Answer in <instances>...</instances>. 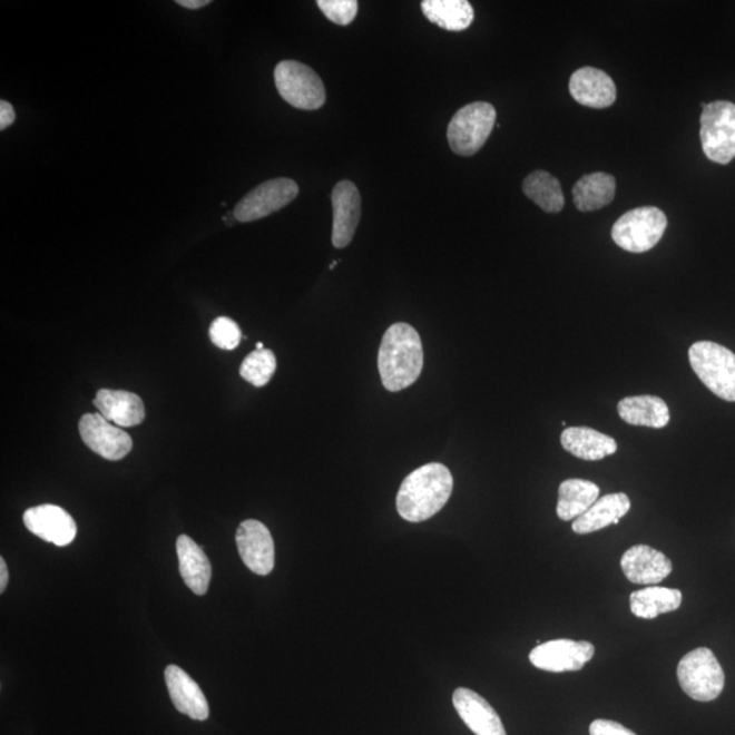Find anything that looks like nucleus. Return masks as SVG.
Returning a JSON list of instances; mask_svg holds the SVG:
<instances>
[{"mask_svg": "<svg viewBox=\"0 0 735 735\" xmlns=\"http://www.w3.org/2000/svg\"><path fill=\"white\" fill-rule=\"evenodd\" d=\"M453 478L441 463H428L404 478L396 496V510L408 522L431 519L450 500Z\"/></svg>", "mask_w": 735, "mask_h": 735, "instance_id": "f257e3e1", "label": "nucleus"}, {"mask_svg": "<svg viewBox=\"0 0 735 735\" xmlns=\"http://www.w3.org/2000/svg\"><path fill=\"white\" fill-rule=\"evenodd\" d=\"M379 372L385 390L410 388L424 366V351L420 334L408 323H395L385 331L379 349Z\"/></svg>", "mask_w": 735, "mask_h": 735, "instance_id": "f03ea898", "label": "nucleus"}, {"mask_svg": "<svg viewBox=\"0 0 735 735\" xmlns=\"http://www.w3.org/2000/svg\"><path fill=\"white\" fill-rule=\"evenodd\" d=\"M689 363L706 388L723 401L735 402V354L719 343L700 341L689 349Z\"/></svg>", "mask_w": 735, "mask_h": 735, "instance_id": "7ed1b4c3", "label": "nucleus"}, {"mask_svg": "<svg viewBox=\"0 0 735 735\" xmlns=\"http://www.w3.org/2000/svg\"><path fill=\"white\" fill-rule=\"evenodd\" d=\"M677 678L685 694L697 702H713L725 688V673L709 648L686 654L679 660Z\"/></svg>", "mask_w": 735, "mask_h": 735, "instance_id": "20e7f679", "label": "nucleus"}, {"mask_svg": "<svg viewBox=\"0 0 735 735\" xmlns=\"http://www.w3.org/2000/svg\"><path fill=\"white\" fill-rule=\"evenodd\" d=\"M666 226L667 218L660 208L637 207L617 219L611 228V238L618 247L629 253H647L660 242Z\"/></svg>", "mask_w": 735, "mask_h": 735, "instance_id": "39448f33", "label": "nucleus"}, {"mask_svg": "<svg viewBox=\"0 0 735 735\" xmlns=\"http://www.w3.org/2000/svg\"><path fill=\"white\" fill-rule=\"evenodd\" d=\"M494 122L496 109L492 104L478 101L459 109L447 131L451 150L458 156H474L487 144Z\"/></svg>", "mask_w": 735, "mask_h": 735, "instance_id": "423d86ee", "label": "nucleus"}, {"mask_svg": "<svg viewBox=\"0 0 735 735\" xmlns=\"http://www.w3.org/2000/svg\"><path fill=\"white\" fill-rule=\"evenodd\" d=\"M274 81L281 97L294 108L315 110L326 102V89L321 77L300 61H281L275 67Z\"/></svg>", "mask_w": 735, "mask_h": 735, "instance_id": "0eeeda50", "label": "nucleus"}, {"mask_svg": "<svg viewBox=\"0 0 735 735\" xmlns=\"http://www.w3.org/2000/svg\"><path fill=\"white\" fill-rule=\"evenodd\" d=\"M700 139L704 155L718 164L732 163L735 158V104L715 101L703 108Z\"/></svg>", "mask_w": 735, "mask_h": 735, "instance_id": "6e6552de", "label": "nucleus"}, {"mask_svg": "<svg viewBox=\"0 0 735 735\" xmlns=\"http://www.w3.org/2000/svg\"><path fill=\"white\" fill-rule=\"evenodd\" d=\"M297 195L298 186L292 179L280 177V179L267 180L238 202L233 216L238 223H251V220L265 218L290 205L297 198Z\"/></svg>", "mask_w": 735, "mask_h": 735, "instance_id": "1a4fd4ad", "label": "nucleus"}, {"mask_svg": "<svg viewBox=\"0 0 735 735\" xmlns=\"http://www.w3.org/2000/svg\"><path fill=\"white\" fill-rule=\"evenodd\" d=\"M596 654V647L590 641L557 639L538 645L530 653V661L537 667L550 673L579 672Z\"/></svg>", "mask_w": 735, "mask_h": 735, "instance_id": "9d476101", "label": "nucleus"}, {"mask_svg": "<svg viewBox=\"0 0 735 735\" xmlns=\"http://www.w3.org/2000/svg\"><path fill=\"white\" fill-rule=\"evenodd\" d=\"M79 434L89 449L108 461H120L133 450V439L100 413L85 414L79 421Z\"/></svg>", "mask_w": 735, "mask_h": 735, "instance_id": "9b49d317", "label": "nucleus"}, {"mask_svg": "<svg viewBox=\"0 0 735 735\" xmlns=\"http://www.w3.org/2000/svg\"><path fill=\"white\" fill-rule=\"evenodd\" d=\"M236 543L242 560L251 571L266 576L273 571L275 548L272 535L265 525L249 519L238 526Z\"/></svg>", "mask_w": 735, "mask_h": 735, "instance_id": "f8f14e48", "label": "nucleus"}, {"mask_svg": "<svg viewBox=\"0 0 735 735\" xmlns=\"http://www.w3.org/2000/svg\"><path fill=\"white\" fill-rule=\"evenodd\" d=\"M23 523L32 535L57 547H67L77 536L71 514L58 506L42 504L23 513Z\"/></svg>", "mask_w": 735, "mask_h": 735, "instance_id": "ddd939ff", "label": "nucleus"}, {"mask_svg": "<svg viewBox=\"0 0 735 735\" xmlns=\"http://www.w3.org/2000/svg\"><path fill=\"white\" fill-rule=\"evenodd\" d=\"M333 202V237L335 248H346L352 243L361 218V195L355 184L342 180L331 194Z\"/></svg>", "mask_w": 735, "mask_h": 735, "instance_id": "4468645a", "label": "nucleus"}, {"mask_svg": "<svg viewBox=\"0 0 735 735\" xmlns=\"http://www.w3.org/2000/svg\"><path fill=\"white\" fill-rule=\"evenodd\" d=\"M621 569L635 585L654 586L673 571V564L661 551L648 545H635L623 555Z\"/></svg>", "mask_w": 735, "mask_h": 735, "instance_id": "2eb2a0df", "label": "nucleus"}, {"mask_svg": "<svg viewBox=\"0 0 735 735\" xmlns=\"http://www.w3.org/2000/svg\"><path fill=\"white\" fill-rule=\"evenodd\" d=\"M453 707L476 735H507L494 708L482 696L468 688H458L452 695Z\"/></svg>", "mask_w": 735, "mask_h": 735, "instance_id": "dca6fc26", "label": "nucleus"}, {"mask_svg": "<svg viewBox=\"0 0 735 735\" xmlns=\"http://www.w3.org/2000/svg\"><path fill=\"white\" fill-rule=\"evenodd\" d=\"M569 91L580 106L597 109L612 106L617 97L612 79L605 71L594 67L576 70L569 79Z\"/></svg>", "mask_w": 735, "mask_h": 735, "instance_id": "f3484780", "label": "nucleus"}, {"mask_svg": "<svg viewBox=\"0 0 735 735\" xmlns=\"http://www.w3.org/2000/svg\"><path fill=\"white\" fill-rule=\"evenodd\" d=\"M171 703L179 713L194 721H206L210 709L199 685L179 666L170 665L165 669Z\"/></svg>", "mask_w": 735, "mask_h": 735, "instance_id": "a211bd4d", "label": "nucleus"}, {"mask_svg": "<svg viewBox=\"0 0 735 735\" xmlns=\"http://www.w3.org/2000/svg\"><path fill=\"white\" fill-rule=\"evenodd\" d=\"M95 406L114 425L131 428L143 424L146 412L143 400L134 392L102 389L97 392Z\"/></svg>", "mask_w": 735, "mask_h": 735, "instance_id": "6ab92c4d", "label": "nucleus"}, {"mask_svg": "<svg viewBox=\"0 0 735 735\" xmlns=\"http://www.w3.org/2000/svg\"><path fill=\"white\" fill-rule=\"evenodd\" d=\"M176 549L184 584L196 596H205L212 580V564L205 551L188 536L177 538Z\"/></svg>", "mask_w": 735, "mask_h": 735, "instance_id": "aec40b11", "label": "nucleus"}, {"mask_svg": "<svg viewBox=\"0 0 735 735\" xmlns=\"http://www.w3.org/2000/svg\"><path fill=\"white\" fill-rule=\"evenodd\" d=\"M562 449L584 461L596 462L616 453L617 441L587 427L567 428L561 433Z\"/></svg>", "mask_w": 735, "mask_h": 735, "instance_id": "412c9836", "label": "nucleus"}, {"mask_svg": "<svg viewBox=\"0 0 735 735\" xmlns=\"http://www.w3.org/2000/svg\"><path fill=\"white\" fill-rule=\"evenodd\" d=\"M630 510V500L625 493L606 494L594 502L590 510L574 520L576 535H590L610 525L620 523V519Z\"/></svg>", "mask_w": 735, "mask_h": 735, "instance_id": "4be33fe9", "label": "nucleus"}, {"mask_svg": "<svg viewBox=\"0 0 735 735\" xmlns=\"http://www.w3.org/2000/svg\"><path fill=\"white\" fill-rule=\"evenodd\" d=\"M618 415L630 425L661 429L669 424V406L654 395L624 398L617 404Z\"/></svg>", "mask_w": 735, "mask_h": 735, "instance_id": "5701e85b", "label": "nucleus"}, {"mask_svg": "<svg viewBox=\"0 0 735 735\" xmlns=\"http://www.w3.org/2000/svg\"><path fill=\"white\" fill-rule=\"evenodd\" d=\"M630 611L633 615L645 620L676 611L683 604V592L677 588L646 587L630 594Z\"/></svg>", "mask_w": 735, "mask_h": 735, "instance_id": "b1692460", "label": "nucleus"}, {"mask_svg": "<svg viewBox=\"0 0 735 735\" xmlns=\"http://www.w3.org/2000/svg\"><path fill=\"white\" fill-rule=\"evenodd\" d=\"M599 492L597 483L580 480V478H571V480L561 482L559 501H557V517L564 522L578 519L599 499Z\"/></svg>", "mask_w": 735, "mask_h": 735, "instance_id": "393cba45", "label": "nucleus"}, {"mask_svg": "<svg viewBox=\"0 0 735 735\" xmlns=\"http://www.w3.org/2000/svg\"><path fill=\"white\" fill-rule=\"evenodd\" d=\"M575 206L580 212H596L608 206L616 194V179L605 171H594L586 175L575 184Z\"/></svg>", "mask_w": 735, "mask_h": 735, "instance_id": "a878e982", "label": "nucleus"}, {"mask_svg": "<svg viewBox=\"0 0 735 735\" xmlns=\"http://www.w3.org/2000/svg\"><path fill=\"white\" fill-rule=\"evenodd\" d=\"M429 21L451 32L468 29L474 20V10L468 0H424L421 3Z\"/></svg>", "mask_w": 735, "mask_h": 735, "instance_id": "bb28decb", "label": "nucleus"}, {"mask_svg": "<svg viewBox=\"0 0 735 735\" xmlns=\"http://www.w3.org/2000/svg\"><path fill=\"white\" fill-rule=\"evenodd\" d=\"M523 193L547 213H560L566 204L560 182L545 170L532 171L526 177Z\"/></svg>", "mask_w": 735, "mask_h": 735, "instance_id": "cd10ccee", "label": "nucleus"}, {"mask_svg": "<svg viewBox=\"0 0 735 735\" xmlns=\"http://www.w3.org/2000/svg\"><path fill=\"white\" fill-rule=\"evenodd\" d=\"M277 370V359L272 351L263 349L249 353L241 366V376L255 388H263L272 380Z\"/></svg>", "mask_w": 735, "mask_h": 735, "instance_id": "c85d7f7f", "label": "nucleus"}, {"mask_svg": "<svg viewBox=\"0 0 735 735\" xmlns=\"http://www.w3.org/2000/svg\"><path fill=\"white\" fill-rule=\"evenodd\" d=\"M208 334H210L214 345L224 349V351H233L242 341L241 327L237 326L235 321L225 316L217 317L212 323Z\"/></svg>", "mask_w": 735, "mask_h": 735, "instance_id": "c756f323", "label": "nucleus"}, {"mask_svg": "<svg viewBox=\"0 0 735 735\" xmlns=\"http://www.w3.org/2000/svg\"><path fill=\"white\" fill-rule=\"evenodd\" d=\"M317 6L331 22L340 27L351 24L359 11L355 0H318Z\"/></svg>", "mask_w": 735, "mask_h": 735, "instance_id": "7c9ffc66", "label": "nucleus"}, {"mask_svg": "<svg viewBox=\"0 0 735 735\" xmlns=\"http://www.w3.org/2000/svg\"><path fill=\"white\" fill-rule=\"evenodd\" d=\"M590 735H636L620 723L608 719H597L590 725Z\"/></svg>", "mask_w": 735, "mask_h": 735, "instance_id": "2f4dec72", "label": "nucleus"}, {"mask_svg": "<svg viewBox=\"0 0 735 735\" xmlns=\"http://www.w3.org/2000/svg\"><path fill=\"white\" fill-rule=\"evenodd\" d=\"M16 120V112L11 104L8 101H0V130H6Z\"/></svg>", "mask_w": 735, "mask_h": 735, "instance_id": "473e14b6", "label": "nucleus"}, {"mask_svg": "<svg viewBox=\"0 0 735 735\" xmlns=\"http://www.w3.org/2000/svg\"><path fill=\"white\" fill-rule=\"evenodd\" d=\"M177 4H180L182 8L198 10L205 8V6L210 4V0H177Z\"/></svg>", "mask_w": 735, "mask_h": 735, "instance_id": "72a5a7b5", "label": "nucleus"}, {"mask_svg": "<svg viewBox=\"0 0 735 735\" xmlns=\"http://www.w3.org/2000/svg\"><path fill=\"white\" fill-rule=\"evenodd\" d=\"M8 584H9L8 566H6V561L2 557V559H0V592H4L6 587H8Z\"/></svg>", "mask_w": 735, "mask_h": 735, "instance_id": "f704fd0d", "label": "nucleus"}, {"mask_svg": "<svg viewBox=\"0 0 735 735\" xmlns=\"http://www.w3.org/2000/svg\"><path fill=\"white\" fill-rule=\"evenodd\" d=\"M263 349H265V347H263V343H262V342H257V343H256V351H263Z\"/></svg>", "mask_w": 735, "mask_h": 735, "instance_id": "c9c22d12", "label": "nucleus"}]
</instances>
